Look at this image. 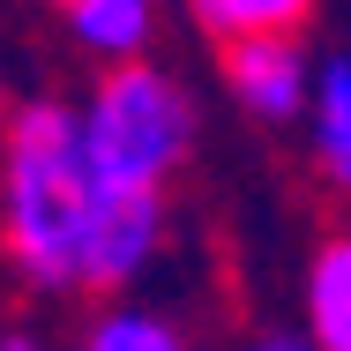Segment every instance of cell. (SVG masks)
I'll return each mask as SVG.
<instances>
[{
    "label": "cell",
    "mask_w": 351,
    "mask_h": 351,
    "mask_svg": "<svg viewBox=\"0 0 351 351\" xmlns=\"http://www.w3.org/2000/svg\"><path fill=\"white\" fill-rule=\"evenodd\" d=\"M75 142H82L90 187L165 195V180L195 149V105L165 68L128 60V68H105V82L90 90V105L75 120Z\"/></svg>",
    "instance_id": "obj_2"
},
{
    "label": "cell",
    "mask_w": 351,
    "mask_h": 351,
    "mask_svg": "<svg viewBox=\"0 0 351 351\" xmlns=\"http://www.w3.org/2000/svg\"><path fill=\"white\" fill-rule=\"evenodd\" d=\"M82 351H187V337L149 306H112L82 329Z\"/></svg>",
    "instance_id": "obj_9"
},
{
    "label": "cell",
    "mask_w": 351,
    "mask_h": 351,
    "mask_svg": "<svg viewBox=\"0 0 351 351\" xmlns=\"http://www.w3.org/2000/svg\"><path fill=\"white\" fill-rule=\"evenodd\" d=\"M187 8L202 30H217L232 45V38H291L314 0H187Z\"/></svg>",
    "instance_id": "obj_8"
},
{
    "label": "cell",
    "mask_w": 351,
    "mask_h": 351,
    "mask_svg": "<svg viewBox=\"0 0 351 351\" xmlns=\"http://www.w3.org/2000/svg\"><path fill=\"white\" fill-rule=\"evenodd\" d=\"M314 157L329 180L351 187V53H329V68L314 82Z\"/></svg>",
    "instance_id": "obj_7"
},
{
    "label": "cell",
    "mask_w": 351,
    "mask_h": 351,
    "mask_svg": "<svg viewBox=\"0 0 351 351\" xmlns=\"http://www.w3.org/2000/svg\"><path fill=\"white\" fill-rule=\"evenodd\" d=\"M224 82H232V97L254 112V120H299V105H306V53L291 45V38H232L224 45Z\"/></svg>",
    "instance_id": "obj_4"
},
{
    "label": "cell",
    "mask_w": 351,
    "mask_h": 351,
    "mask_svg": "<svg viewBox=\"0 0 351 351\" xmlns=\"http://www.w3.org/2000/svg\"><path fill=\"white\" fill-rule=\"evenodd\" d=\"M82 217H90V172H82L75 112L60 97L15 105V120L0 135V239H8V262L38 291H75Z\"/></svg>",
    "instance_id": "obj_1"
},
{
    "label": "cell",
    "mask_w": 351,
    "mask_h": 351,
    "mask_svg": "<svg viewBox=\"0 0 351 351\" xmlns=\"http://www.w3.org/2000/svg\"><path fill=\"white\" fill-rule=\"evenodd\" d=\"M306 322L314 351H351V232H329L306 262Z\"/></svg>",
    "instance_id": "obj_5"
},
{
    "label": "cell",
    "mask_w": 351,
    "mask_h": 351,
    "mask_svg": "<svg viewBox=\"0 0 351 351\" xmlns=\"http://www.w3.org/2000/svg\"><path fill=\"white\" fill-rule=\"evenodd\" d=\"M165 239V195H120V187H90V217H82V254H75V284H135Z\"/></svg>",
    "instance_id": "obj_3"
},
{
    "label": "cell",
    "mask_w": 351,
    "mask_h": 351,
    "mask_svg": "<svg viewBox=\"0 0 351 351\" xmlns=\"http://www.w3.org/2000/svg\"><path fill=\"white\" fill-rule=\"evenodd\" d=\"M0 351H45V344H38L30 329H8V337H0Z\"/></svg>",
    "instance_id": "obj_10"
},
{
    "label": "cell",
    "mask_w": 351,
    "mask_h": 351,
    "mask_svg": "<svg viewBox=\"0 0 351 351\" xmlns=\"http://www.w3.org/2000/svg\"><path fill=\"white\" fill-rule=\"evenodd\" d=\"M254 351H314V344H299V337H262Z\"/></svg>",
    "instance_id": "obj_11"
},
{
    "label": "cell",
    "mask_w": 351,
    "mask_h": 351,
    "mask_svg": "<svg viewBox=\"0 0 351 351\" xmlns=\"http://www.w3.org/2000/svg\"><path fill=\"white\" fill-rule=\"evenodd\" d=\"M68 23H75V45H90L112 68L142 60V45H149V0H75Z\"/></svg>",
    "instance_id": "obj_6"
},
{
    "label": "cell",
    "mask_w": 351,
    "mask_h": 351,
    "mask_svg": "<svg viewBox=\"0 0 351 351\" xmlns=\"http://www.w3.org/2000/svg\"><path fill=\"white\" fill-rule=\"evenodd\" d=\"M60 8H75V0H60Z\"/></svg>",
    "instance_id": "obj_12"
}]
</instances>
